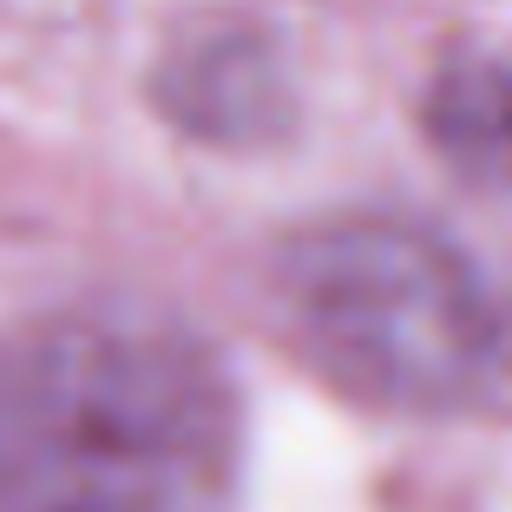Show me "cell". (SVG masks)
<instances>
[{
  "label": "cell",
  "instance_id": "1",
  "mask_svg": "<svg viewBox=\"0 0 512 512\" xmlns=\"http://www.w3.org/2000/svg\"><path fill=\"white\" fill-rule=\"evenodd\" d=\"M243 453L237 375L151 302L0 335V512H243Z\"/></svg>",
  "mask_w": 512,
  "mask_h": 512
},
{
  "label": "cell",
  "instance_id": "2",
  "mask_svg": "<svg viewBox=\"0 0 512 512\" xmlns=\"http://www.w3.org/2000/svg\"><path fill=\"white\" fill-rule=\"evenodd\" d=\"M283 348L381 414H480L512 401V302L447 230L322 217L263 263Z\"/></svg>",
  "mask_w": 512,
  "mask_h": 512
}]
</instances>
